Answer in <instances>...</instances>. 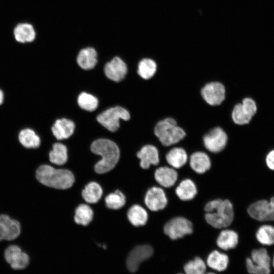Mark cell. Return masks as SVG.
<instances>
[{"mask_svg":"<svg viewBox=\"0 0 274 274\" xmlns=\"http://www.w3.org/2000/svg\"><path fill=\"white\" fill-rule=\"evenodd\" d=\"M207 222L216 228L229 226L234 218L233 206L227 199H217L208 202L204 206Z\"/></svg>","mask_w":274,"mask_h":274,"instance_id":"cell-1","label":"cell"},{"mask_svg":"<svg viewBox=\"0 0 274 274\" xmlns=\"http://www.w3.org/2000/svg\"><path fill=\"white\" fill-rule=\"evenodd\" d=\"M176 193L182 200H190L196 196L197 188L191 180L187 179L180 182L176 189Z\"/></svg>","mask_w":274,"mask_h":274,"instance_id":"cell-24","label":"cell"},{"mask_svg":"<svg viewBox=\"0 0 274 274\" xmlns=\"http://www.w3.org/2000/svg\"><path fill=\"white\" fill-rule=\"evenodd\" d=\"M153 253V249L150 245H140L134 248L130 252L126 260V266L129 271L135 272L140 265L151 257Z\"/></svg>","mask_w":274,"mask_h":274,"instance_id":"cell-11","label":"cell"},{"mask_svg":"<svg viewBox=\"0 0 274 274\" xmlns=\"http://www.w3.org/2000/svg\"><path fill=\"white\" fill-rule=\"evenodd\" d=\"M164 233L170 239L176 240L191 234L193 231L192 223L183 217L173 218L164 226Z\"/></svg>","mask_w":274,"mask_h":274,"instance_id":"cell-7","label":"cell"},{"mask_svg":"<svg viewBox=\"0 0 274 274\" xmlns=\"http://www.w3.org/2000/svg\"><path fill=\"white\" fill-rule=\"evenodd\" d=\"M91 151L101 157L94 166L98 174L107 173L117 163L120 157V150L117 145L108 139H100L94 141L91 145Z\"/></svg>","mask_w":274,"mask_h":274,"instance_id":"cell-2","label":"cell"},{"mask_svg":"<svg viewBox=\"0 0 274 274\" xmlns=\"http://www.w3.org/2000/svg\"><path fill=\"white\" fill-rule=\"evenodd\" d=\"M203 100L210 106L221 104L226 97L224 85L220 82L213 81L207 83L200 91Z\"/></svg>","mask_w":274,"mask_h":274,"instance_id":"cell-9","label":"cell"},{"mask_svg":"<svg viewBox=\"0 0 274 274\" xmlns=\"http://www.w3.org/2000/svg\"><path fill=\"white\" fill-rule=\"evenodd\" d=\"M228 137L225 131L220 127L211 129L203 137L205 148L212 153H219L226 147Z\"/></svg>","mask_w":274,"mask_h":274,"instance_id":"cell-10","label":"cell"},{"mask_svg":"<svg viewBox=\"0 0 274 274\" xmlns=\"http://www.w3.org/2000/svg\"><path fill=\"white\" fill-rule=\"evenodd\" d=\"M271 265V258L264 248L253 250L251 257L246 260V268L249 274H269Z\"/></svg>","mask_w":274,"mask_h":274,"instance_id":"cell-5","label":"cell"},{"mask_svg":"<svg viewBox=\"0 0 274 274\" xmlns=\"http://www.w3.org/2000/svg\"><path fill=\"white\" fill-rule=\"evenodd\" d=\"M36 178L42 184L58 189H66L72 186L75 178L73 173L64 169H56L44 164L36 170Z\"/></svg>","mask_w":274,"mask_h":274,"instance_id":"cell-3","label":"cell"},{"mask_svg":"<svg viewBox=\"0 0 274 274\" xmlns=\"http://www.w3.org/2000/svg\"><path fill=\"white\" fill-rule=\"evenodd\" d=\"M157 71V64L150 58H144L138 65V73L144 79L148 80L153 77Z\"/></svg>","mask_w":274,"mask_h":274,"instance_id":"cell-30","label":"cell"},{"mask_svg":"<svg viewBox=\"0 0 274 274\" xmlns=\"http://www.w3.org/2000/svg\"><path fill=\"white\" fill-rule=\"evenodd\" d=\"M130 118L129 112L121 107L111 108L97 117L98 122L108 130L114 132L119 127V120H128Z\"/></svg>","mask_w":274,"mask_h":274,"instance_id":"cell-6","label":"cell"},{"mask_svg":"<svg viewBox=\"0 0 274 274\" xmlns=\"http://www.w3.org/2000/svg\"><path fill=\"white\" fill-rule=\"evenodd\" d=\"M21 231L20 223L11 218L8 215H0V242L5 239L12 241L16 239Z\"/></svg>","mask_w":274,"mask_h":274,"instance_id":"cell-13","label":"cell"},{"mask_svg":"<svg viewBox=\"0 0 274 274\" xmlns=\"http://www.w3.org/2000/svg\"><path fill=\"white\" fill-rule=\"evenodd\" d=\"M185 274H204L206 271V264L199 257L187 262L184 266Z\"/></svg>","mask_w":274,"mask_h":274,"instance_id":"cell-34","label":"cell"},{"mask_svg":"<svg viewBox=\"0 0 274 274\" xmlns=\"http://www.w3.org/2000/svg\"><path fill=\"white\" fill-rule=\"evenodd\" d=\"M4 257L11 267L15 270L26 268L29 264V256L16 245H11L5 250Z\"/></svg>","mask_w":274,"mask_h":274,"instance_id":"cell-12","label":"cell"},{"mask_svg":"<svg viewBox=\"0 0 274 274\" xmlns=\"http://www.w3.org/2000/svg\"><path fill=\"white\" fill-rule=\"evenodd\" d=\"M97 52L91 47L82 49L79 53L77 61L78 65L84 70H91L96 65L97 60Z\"/></svg>","mask_w":274,"mask_h":274,"instance_id":"cell-21","label":"cell"},{"mask_svg":"<svg viewBox=\"0 0 274 274\" xmlns=\"http://www.w3.org/2000/svg\"><path fill=\"white\" fill-rule=\"evenodd\" d=\"M204 274H216V273L214 272H208V273L205 272Z\"/></svg>","mask_w":274,"mask_h":274,"instance_id":"cell-41","label":"cell"},{"mask_svg":"<svg viewBox=\"0 0 274 274\" xmlns=\"http://www.w3.org/2000/svg\"><path fill=\"white\" fill-rule=\"evenodd\" d=\"M266 164L271 170H274V150L270 151L265 158Z\"/></svg>","mask_w":274,"mask_h":274,"instance_id":"cell-38","label":"cell"},{"mask_svg":"<svg viewBox=\"0 0 274 274\" xmlns=\"http://www.w3.org/2000/svg\"><path fill=\"white\" fill-rule=\"evenodd\" d=\"M74 129V122L65 118L57 120L51 128L54 136L58 140L70 137L73 134Z\"/></svg>","mask_w":274,"mask_h":274,"instance_id":"cell-17","label":"cell"},{"mask_svg":"<svg viewBox=\"0 0 274 274\" xmlns=\"http://www.w3.org/2000/svg\"><path fill=\"white\" fill-rule=\"evenodd\" d=\"M125 196L119 190L108 195L105 198L106 206L111 209L117 210L121 208L125 203Z\"/></svg>","mask_w":274,"mask_h":274,"instance_id":"cell-35","label":"cell"},{"mask_svg":"<svg viewBox=\"0 0 274 274\" xmlns=\"http://www.w3.org/2000/svg\"><path fill=\"white\" fill-rule=\"evenodd\" d=\"M154 177L157 182L161 186L169 188L177 181L178 174L173 168L162 166L156 170Z\"/></svg>","mask_w":274,"mask_h":274,"instance_id":"cell-18","label":"cell"},{"mask_svg":"<svg viewBox=\"0 0 274 274\" xmlns=\"http://www.w3.org/2000/svg\"><path fill=\"white\" fill-rule=\"evenodd\" d=\"M179 274H182V273H179Z\"/></svg>","mask_w":274,"mask_h":274,"instance_id":"cell-42","label":"cell"},{"mask_svg":"<svg viewBox=\"0 0 274 274\" xmlns=\"http://www.w3.org/2000/svg\"><path fill=\"white\" fill-rule=\"evenodd\" d=\"M13 35L15 40L21 43L32 42L36 37L33 26L28 23L18 24L13 30Z\"/></svg>","mask_w":274,"mask_h":274,"instance_id":"cell-19","label":"cell"},{"mask_svg":"<svg viewBox=\"0 0 274 274\" xmlns=\"http://www.w3.org/2000/svg\"><path fill=\"white\" fill-rule=\"evenodd\" d=\"M104 71L109 79L119 82L125 77L127 68L126 64L121 59L115 57L105 65Z\"/></svg>","mask_w":274,"mask_h":274,"instance_id":"cell-15","label":"cell"},{"mask_svg":"<svg viewBox=\"0 0 274 274\" xmlns=\"http://www.w3.org/2000/svg\"><path fill=\"white\" fill-rule=\"evenodd\" d=\"M127 217L130 222L135 226L146 224L148 220L146 211L139 205H134L128 210Z\"/></svg>","mask_w":274,"mask_h":274,"instance_id":"cell-27","label":"cell"},{"mask_svg":"<svg viewBox=\"0 0 274 274\" xmlns=\"http://www.w3.org/2000/svg\"><path fill=\"white\" fill-rule=\"evenodd\" d=\"M18 139L21 144L26 148H37L41 144L39 135L30 128L21 130L19 133Z\"/></svg>","mask_w":274,"mask_h":274,"instance_id":"cell-26","label":"cell"},{"mask_svg":"<svg viewBox=\"0 0 274 274\" xmlns=\"http://www.w3.org/2000/svg\"><path fill=\"white\" fill-rule=\"evenodd\" d=\"M78 103L82 109L88 111H93L98 106L97 99L93 95L86 92H82L79 95Z\"/></svg>","mask_w":274,"mask_h":274,"instance_id":"cell-36","label":"cell"},{"mask_svg":"<svg viewBox=\"0 0 274 274\" xmlns=\"http://www.w3.org/2000/svg\"><path fill=\"white\" fill-rule=\"evenodd\" d=\"M102 194V190L100 186L94 182L88 184L82 192L84 199L90 203L97 202L100 199Z\"/></svg>","mask_w":274,"mask_h":274,"instance_id":"cell-28","label":"cell"},{"mask_svg":"<svg viewBox=\"0 0 274 274\" xmlns=\"http://www.w3.org/2000/svg\"><path fill=\"white\" fill-rule=\"evenodd\" d=\"M256 237L259 243L264 246L274 244V226L270 225H263L259 227Z\"/></svg>","mask_w":274,"mask_h":274,"instance_id":"cell-31","label":"cell"},{"mask_svg":"<svg viewBox=\"0 0 274 274\" xmlns=\"http://www.w3.org/2000/svg\"><path fill=\"white\" fill-rule=\"evenodd\" d=\"M49 159L52 163L56 165L65 163L67 159L66 146L59 143H55L49 153Z\"/></svg>","mask_w":274,"mask_h":274,"instance_id":"cell-29","label":"cell"},{"mask_svg":"<svg viewBox=\"0 0 274 274\" xmlns=\"http://www.w3.org/2000/svg\"><path fill=\"white\" fill-rule=\"evenodd\" d=\"M136 155L140 159L141 167L144 169L148 168L151 165H157L159 161L158 150L153 145L143 146Z\"/></svg>","mask_w":274,"mask_h":274,"instance_id":"cell-16","label":"cell"},{"mask_svg":"<svg viewBox=\"0 0 274 274\" xmlns=\"http://www.w3.org/2000/svg\"><path fill=\"white\" fill-rule=\"evenodd\" d=\"M217 245L221 249L228 250L235 248L238 243V236L236 232L230 229L222 230L217 239Z\"/></svg>","mask_w":274,"mask_h":274,"instance_id":"cell-23","label":"cell"},{"mask_svg":"<svg viewBox=\"0 0 274 274\" xmlns=\"http://www.w3.org/2000/svg\"><path fill=\"white\" fill-rule=\"evenodd\" d=\"M271 265H272L273 267L274 268V254L273 256L272 259L271 260Z\"/></svg>","mask_w":274,"mask_h":274,"instance_id":"cell-40","label":"cell"},{"mask_svg":"<svg viewBox=\"0 0 274 274\" xmlns=\"http://www.w3.org/2000/svg\"><path fill=\"white\" fill-rule=\"evenodd\" d=\"M231 117L235 124L244 125L249 123L252 117L244 108L242 103H238L234 106Z\"/></svg>","mask_w":274,"mask_h":274,"instance_id":"cell-33","label":"cell"},{"mask_svg":"<svg viewBox=\"0 0 274 274\" xmlns=\"http://www.w3.org/2000/svg\"><path fill=\"white\" fill-rule=\"evenodd\" d=\"M229 259L227 255L215 250L210 253L207 259V264L212 269L223 271L228 267Z\"/></svg>","mask_w":274,"mask_h":274,"instance_id":"cell-22","label":"cell"},{"mask_svg":"<svg viewBox=\"0 0 274 274\" xmlns=\"http://www.w3.org/2000/svg\"><path fill=\"white\" fill-rule=\"evenodd\" d=\"M4 99V92L0 89V105L2 104Z\"/></svg>","mask_w":274,"mask_h":274,"instance_id":"cell-39","label":"cell"},{"mask_svg":"<svg viewBox=\"0 0 274 274\" xmlns=\"http://www.w3.org/2000/svg\"><path fill=\"white\" fill-rule=\"evenodd\" d=\"M145 203L150 210L158 211L163 209L166 206L167 199L162 188L153 187L147 192Z\"/></svg>","mask_w":274,"mask_h":274,"instance_id":"cell-14","label":"cell"},{"mask_svg":"<svg viewBox=\"0 0 274 274\" xmlns=\"http://www.w3.org/2000/svg\"><path fill=\"white\" fill-rule=\"evenodd\" d=\"M190 165L191 168L198 174H203L208 170L211 165L209 156L203 152L193 153L190 158Z\"/></svg>","mask_w":274,"mask_h":274,"instance_id":"cell-20","label":"cell"},{"mask_svg":"<svg viewBox=\"0 0 274 274\" xmlns=\"http://www.w3.org/2000/svg\"><path fill=\"white\" fill-rule=\"evenodd\" d=\"M242 104L244 108L253 117L256 113L257 106L255 101L250 97L243 99Z\"/></svg>","mask_w":274,"mask_h":274,"instance_id":"cell-37","label":"cell"},{"mask_svg":"<svg viewBox=\"0 0 274 274\" xmlns=\"http://www.w3.org/2000/svg\"><path fill=\"white\" fill-rule=\"evenodd\" d=\"M93 212L91 208L87 204L79 206L76 211L74 220L77 224L86 226L92 220Z\"/></svg>","mask_w":274,"mask_h":274,"instance_id":"cell-32","label":"cell"},{"mask_svg":"<svg viewBox=\"0 0 274 274\" xmlns=\"http://www.w3.org/2000/svg\"><path fill=\"white\" fill-rule=\"evenodd\" d=\"M154 133L164 146L178 143L186 135L185 130L178 125L176 120L171 117L158 121L154 127Z\"/></svg>","mask_w":274,"mask_h":274,"instance_id":"cell-4","label":"cell"},{"mask_svg":"<svg viewBox=\"0 0 274 274\" xmlns=\"http://www.w3.org/2000/svg\"><path fill=\"white\" fill-rule=\"evenodd\" d=\"M248 213L252 218L259 221H274V196L268 201L260 200L252 203Z\"/></svg>","mask_w":274,"mask_h":274,"instance_id":"cell-8","label":"cell"},{"mask_svg":"<svg viewBox=\"0 0 274 274\" xmlns=\"http://www.w3.org/2000/svg\"><path fill=\"white\" fill-rule=\"evenodd\" d=\"M167 163L173 168H179L186 163L188 156L186 151L180 147L170 149L166 154Z\"/></svg>","mask_w":274,"mask_h":274,"instance_id":"cell-25","label":"cell"}]
</instances>
